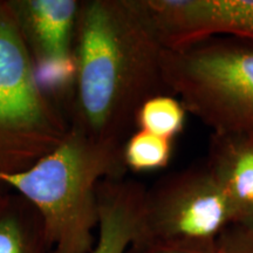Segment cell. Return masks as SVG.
Listing matches in <instances>:
<instances>
[{"label": "cell", "mask_w": 253, "mask_h": 253, "mask_svg": "<svg viewBox=\"0 0 253 253\" xmlns=\"http://www.w3.org/2000/svg\"><path fill=\"white\" fill-rule=\"evenodd\" d=\"M164 84L213 135L253 134V43L212 37L164 49Z\"/></svg>", "instance_id": "3957f363"}, {"label": "cell", "mask_w": 253, "mask_h": 253, "mask_svg": "<svg viewBox=\"0 0 253 253\" xmlns=\"http://www.w3.org/2000/svg\"><path fill=\"white\" fill-rule=\"evenodd\" d=\"M121 158L69 128L52 153L20 172H0V182L37 209L52 253H91L99 224L97 186L122 178Z\"/></svg>", "instance_id": "7a4b0ae2"}, {"label": "cell", "mask_w": 253, "mask_h": 253, "mask_svg": "<svg viewBox=\"0 0 253 253\" xmlns=\"http://www.w3.org/2000/svg\"><path fill=\"white\" fill-rule=\"evenodd\" d=\"M7 190H9L8 186H6L5 184H2V183L0 182V195H2L4 192L7 191Z\"/></svg>", "instance_id": "9a60e30c"}, {"label": "cell", "mask_w": 253, "mask_h": 253, "mask_svg": "<svg viewBox=\"0 0 253 253\" xmlns=\"http://www.w3.org/2000/svg\"><path fill=\"white\" fill-rule=\"evenodd\" d=\"M33 65L74 58L78 0H8Z\"/></svg>", "instance_id": "52a82bcc"}, {"label": "cell", "mask_w": 253, "mask_h": 253, "mask_svg": "<svg viewBox=\"0 0 253 253\" xmlns=\"http://www.w3.org/2000/svg\"><path fill=\"white\" fill-rule=\"evenodd\" d=\"M172 156V141L150 132L136 130L123 148V162L135 172L155 171L166 168Z\"/></svg>", "instance_id": "7c38bea8"}, {"label": "cell", "mask_w": 253, "mask_h": 253, "mask_svg": "<svg viewBox=\"0 0 253 253\" xmlns=\"http://www.w3.org/2000/svg\"><path fill=\"white\" fill-rule=\"evenodd\" d=\"M163 50L135 0L81 1L69 128L123 160L140 107L169 94L161 66Z\"/></svg>", "instance_id": "6da1fadb"}, {"label": "cell", "mask_w": 253, "mask_h": 253, "mask_svg": "<svg viewBox=\"0 0 253 253\" xmlns=\"http://www.w3.org/2000/svg\"><path fill=\"white\" fill-rule=\"evenodd\" d=\"M164 49L212 37L253 43V0H136Z\"/></svg>", "instance_id": "8992f818"}, {"label": "cell", "mask_w": 253, "mask_h": 253, "mask_svg": "<svg viewBox=\"0 0 253 253\" xmlns=\"http://www.w3.org/2000/svg\"><path fill=\"white\" fill-rule=\"evenodd\" d=\"M205 163L229 201L233 225L253 226V134H212Z\"/></svg>", "instance_id": "ba28073f"}, {"label": "cell", "mask_w": 253, "mask_h": 253, "mask_svg": "<svg viewBox=\"0 0 253 253\" xmlns=\"http://www.w3.org/2000/svg\"><path fill=\"white\" fill-rule=\"evenodd\" d=\"M186 109L171 94H160L142 104L136 114L135 128L173 141L183 131Z\"/></svg>", "instance_id": "8fae6325"}, {"label": "cell", "mask_w": 253, "mask_h": 253, "mask_svg": "<svg viewBox=\"0 0 253 253\" xmlns=\"http://www.w3.org/2000/svg\"><path fill=\"white\" fill-rule=\"evenodd\" d=\"M233 214L207 163L163 177L145 189L137 231L126 253L156 246L216 243Z\"/></svg>", "instance_id": "5b68a950"}, {"label": "cell", "mask_w": 253, "mask_h": 253, "mask_svg": "<svg viewBox=\"0 0 253 253\" xmlns=\"http://www.w3.org/2000/svg\"><path fill=\"white\" fill-rule=\"evenodd\" d=\"M68 131L67 118L38 84L8 0H0V172L26 170Z\"/></svg>", "instance_id": "277c9868"}, {"label": "cell", "mask_w": 253, "mask_h": 253, "mask_svg": "<svg viewBox=\"0 0 253 253\" xmlns=\"http://www.w3.org/2000/svg\"><path fill=\"white\" fill-rule=\"evenodd\" d=\"M218 253H253V226L230 225L217 239Z\"/></svg>", "instance_id": "4fadbf2b"}, {"label": "cell", "mask_w": 253, "mask_h": 253, "mask_svg": "<svg viewBox=\"0 0 253 253\" xmlns=\"http://www.w3.org/2000/svg\"><path fill=\"white\" fill-rule=\"evenodd\" d=\"M145 188L138 182L106 178L97 186L99 235L91 253H126L137 231Z\"/></svg>", "instance_id": "9c48e42d"}, {"label": "cell", "mask_w": 253, "mask_h": 253, "mask_svg": "<svg viewBox=\"0 0 253 253\" xmlns=\"http://www.w3.org/2000/svg\"><path fill=\"white\" fill-rule=\"evenodd\" d=\"M0 253H52L40 213L11 189L0 195Z\"/></svg>", "instance_id": "30bf717a"}, {"label": "cell", "mask_w": 253, "mask_h": 253, "mask_svg": "<svg viewBox=\"0 0 253 253\" xmlns=\"http://www.w3.org/2000/svg\"><path fill=\"white\" fill-rule=\"evenodd\" d=\"M148 253H218L217 242L207 244H175L156 246Z\"/></svg>", "instance_id": "5bb4252c"}]
</instances>
